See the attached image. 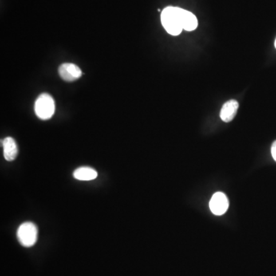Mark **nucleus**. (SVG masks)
<instances>
[{
  "mask_svg": "<svg viewBox=\"0 0 276 276\" xmlns=\"http://www.w3.org/2000/svg\"><path fill=\"white\" fill-rule=\"evenodd\" d=\"M181 8L168 6L161 13V22L169 34L178 36L183 30L182 26Z\"/></svg>",
  "mask_w": 276,
  "mask_h": 276,
  "instance_id": "f257e3e1",
  "label": "nucleus"
},
{
  "mask_svg": "<svg viewBox=\"0 0 276 276\" xmlns=\"http://www.w3.org/2000/svg\"><path fill=\"white\" fill-rule=\"evenodd\" d=\"M55 110L56 104L51 95L43 93L39 96L35 104V112L39 118L49 120L54 115Z\"/></svg>",
  "mask_w": 276,
  "mask_h": 276,
  "instance_id": "f03ea898",
  "label": "nucleus"
},
{
  "mask_svg": "<svg viewBox=\"0 0 276 276\" xmlns=\"http://www.w3.org/2000/svg\"><path fill=\"white\" fill-rule=\"evenodd\" d=\"M17 237L22 246L25 247L34 246L38 238V228L33 222H24L19 227Z\"/></svg>",
  "mask_w": 276,
  "mask_h": 276,
  "instance_id": "7ed1b4c3",
  "label": "nucleus"
},
{
  "mask_svg": "<svg viewBox=\"0 0 276 276\" xmlns=\"http://www.w3.org/2000/svg\"><path fill=\"white\" fill-rule=\"evenodd\" d=\"M229 207V200L227 197L223 193H216L212 197L210 202V208L213 214L221 216L227 211Z\"/></svg>",
  "mask_w": 276,
  "mask_h": 276,
  "instance_id": "20e7f679",
  "label": "nucleus"
},
{
  "mask_svg": "<svg viewBox=\"0 0 276 276\" xmlns=\"http://www.w3.org/2000/svg\"><path fill=\"white\" fill-rule=\"evenodd\" d=\"M59 73L64 81H74L82 76L79 66L72 63H65L59 68Z\"/></svg>",
  "mask_w": 276,
  "mask_h": 276,
  "instance_id": "39448f33",
  "label": "nucleus"
},
{
  "mask_svg": "<svg viewBox=\"0 0 276 276\" xmlns=\"http://www.w3.org/2000/svg\"><path fill=\"white\" fill-rule=\"evenodd\" d=\"M4 158L7 161H13L18 155V147L17 142L13 138H6L2 140Z\"/></svg>",
  "mask_w": 276,
  "mask_h": 276,
  "instance_id": "423d86ee",
  "label": "nucleus"
},
{
  "mask_svg": "<svg viewBox=\"0 0 276 276\" xmlns=\"http://www.w3.org/2000/svg\"><path fill=\"white\" fill-rule=\"evenodd\" d=\"M238 109V103L236 100H228L222 106L220 118L224 122H230L235 118Z\"/></svg>",
  "mask_w": 276,
  "mask_h": 276,
  "instance_id": "0eeeda50",
  "label": "nucleus"
},
{
  "mask_svg": "<svg viewBox=\"0 0 276 276\" xmlns=\"http://www.w3.org/2000/svg\"><path fill=\"white\" fill-rule=\"evenodd\" d=\"M181 20L183 30L191 32L197 28V19L191 12L182 9Z\"/></svg>",
  "mask_w": 276,
  "mask_h": 276,
  "instance_id": "6e6552de",
  "label": "nucleus"
},
{
  "mask_svg": "<svg viewBox=\"0 0 276 276\" xmlns=\"http://www.w3.org/2000/svg\"><path fill=\"white\" fill-rule=\"evenodd\" d=\"M74 177L79 180H83V181H88V180H92L97 178V171L88 167H79L77 170L74 171Z\"/></svg>",
  "mask_w": 276,
  "mask_h": 276,
  "instance_id": "1a4fd4ad",
  "label": "nucleus"
},
{
  "mask_svg": "<svg viewBox=\"0 0 276 276\" xmlns=\"http://www.w3.org/2000/svg\"><path fill=\"white\" fill-rule=\"evenodd\" d=\"M271 151H272V155H273V159H274L275 161L276 162V140L273 143Z\"/></svg>",
  "mask_w": 276,
  "mask_h": 276,
  "instance_id": "9d476101",
  "label": "nucleus"
},
{
  "mask_svg": "<svg viewBox=\"0 0 276 276\" xmlns=\"http://www.w3.org/2000/svg\"><path fill=\"white\" fill-rule=\"evenodd\" d=\"M275 46H276V41H275Z\"/></svg>",
  "mask_w": 276,
  "mask_h": 276,
  "instance_id": "9b49d317",
  "label": "nucleus"
}]
</instances>
